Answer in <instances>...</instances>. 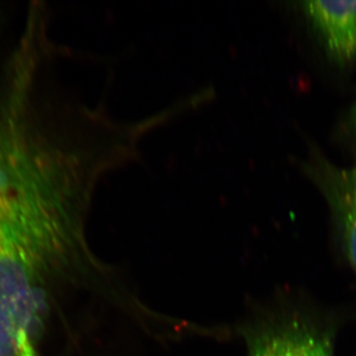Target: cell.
Returning <instances> with one entry per match:
<instances>
[{"instance_id": "7a4b0ae2", "label": "cell", "mask_w": 356, "mask_h": 356, "mask_svg": "<svg viewBox=\"0 0 356 356\" xmlns=\"http://www.w3.org/2000/svg\"><path fill=\"white\" fill-rule=\"evenodd\" d=\"M248 343V356H334L332 332L301 316L264 325Z\"/></svg>"}, {"instance_id": "277c9868", "label": "cell", "mask_w": 356, "mask_h": 356, "mask_svg": "<svg viewBox=\"0 0 356 356\" xmlns=\"http://www.w3.org/2000/svg\"><path fill=\"white\" fill-rule=\"evenodd\" d=\"M323 184L344 252L356 273V165L343 170L331 168L324 173Z\"/></svg>"}, {"instance_id": "3957f363", "label": "cell", "mask_w": 356, "mask_h": 356, "mask_svg": "<svg viewBox=\"0 0 356 356\" xmlns=\"http://www.w3.org/2000/svg\"><path fill=\"white\" fill-rule=\"evenodd\" d=\"M304 8L339 60L356 57V0H313Z\"/></svg>"}, {"instance_id": "6da1fadb", "label": "cell", "mask_w": 356, "mask_h": 356, "mask_svg": "<svg viewBox=\"0 0 356 356\" xmlns=\"http://www.w3.org/2000/svg\"><path fill=\"white\" fill-rule=\"evenodd\" d=\"M84 135L41 96L0 93V356H40L58 290L86 254L102 163Z\"/></svg>"}]
</instances>
